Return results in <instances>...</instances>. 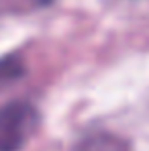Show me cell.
I'll list each match as a JSON object with an SVG mask.
<instances>
[{
  "label": "cell",
  "instance_id": "obj_1",
  "mask_svg": "<svg viewBox=\"0 0 149 151\" xmlns=\"http://www.w3.org/2000/svg\"><path fill=\"white\" fill-rule=\"evenodd\" d=\"M39 123L37 108L27 100L0 106V151H19L27 145Z\"/></svg>",
  "mask_w": 149,
  "mask_h": 151
},
{
  "label": "cell",
  "instance_id": "obj_2",
  "mask_svg": "<svg viewBox=\"0 0 149 151\" xmlns=\"http://www.w3.org/2000/svg\"><path fill=\"white\" fill-rule=\"evenodd\" d=\"M74 151H131V145L123 137L112 133H94L82 139Z\"/></svg>",
  "mask_w": 149,
  "mask_h": 151
},
{
  "label": "cell",
  "instance_id": "obj_3",
  "mask_svg": "<svg viewBox=\"0 0 149 151\" xmlns=\"http://www.w3.org/2000/svg\"><path fill=\"white\" fill-rule=\"evenodd\" d=\"M23 74H25V65L17 55H8V57L0 59V88L10 86Z\"/></svg>",
  "mask_w": 149,
  "mask_h": 151
},
{
  "label": "cell",
  "instance_id": "obj_4",
  "mask_svg": "<svg viewBox=\"0 0 149 151\" xmlns=\"http://www.w3.org/2000/svg\"><path fill=\"white\" fill-rule=\"evenodd\" d=\"M33 6H49V4H53L55 0H29Z\"/></svg>",
  "mask_w": 149,
  "mask_h": 151
}]
</instances>
